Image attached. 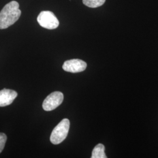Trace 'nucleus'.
<instances>
[{
  "label": "nucleus",
  "instance_id": "nucleus-4",
  "mask_svg": "<svg viewBox=\"0 0 158 158\" xmlns=\"http://www.w3.org/2000/svg\"><path fill=\"white\" fill-rule=\"evenodd\" d=\"M64 96L60 91H55L48 96L43 102L42 107L46 111H52L59 107L63 101Z\"/></svg>",
  "mask_w": 158,
  "mask_h": 158
},
{
  "label": "nucleus",
  "instance_id": "nucleus-1",
  "mask_svg": "<svg viewBox=\"0 0 158 158\" xmlns=\"http://www.w3.org/2000/svg\"><path fill=\"white\" fill-rule=\"evenodd\" d=\"M19 5L15 1L7 4L0 12V29H4L16 23L21 15Z\"/></svg>",
  "mask_w": 158,
  "mask_h": 158
},
{
  "label": "nucleus",
  "instance_id": "nucleus-9",
  "mask_svg": "<svg viewBox=\"0 0 158 158\" xmlns=\"http://www.w3.org/2000/svg\"><path fill=\"white\" fill-rule=\"evenodd\" d=\"M7 137L5 134L0 133V153L3 151L6 141Z\"/></svg>",
  "mask_w": 158,
  "mask_h": 158
},
{
  "label": "nucleus",
  "instance_id": "nucleus-2",
  "mask_svg": "<svg viewBox=\"0 0 158 158\" xmlns=\"http://www.w3.org/2000/svg\"><path fill=\"white\" fill-rule=\"evenodd\" d=\"M70 128V121L67 118L63 119L52 131L50 140L54 145L62 142L67 137Z\"/></svg>",
  "mask_w": 158,
  "mask_h": 158
},
{
  "label": "nucleus",
  "instance_id": "nucleus-5",
  "mask_svg": "<svg viewBox=\"0 0 158 158\" xmlns=\"http://www.w3.org/2000/svg\"><path fill=\"white\" fill-rule=\"evenodd\" d=\"M62 68L64 71L68 72L79 73L85 70L87 68V64L82 60L74 59L64 62Z\"/></svg>",
  "mask_w": 158,
  "mask_h": 158
},
{
  "label": "nucleus",
  "instance_id": "nucleus-8",
  "mask_svg": "<svg viewBox=\"0 0 158 158\" xmlns=\"http://www.w3.org/2000/svg\"><path fill=\"white\" fill-rule=\"evenodd\" d=\"M106 0H83V2L85 6L90 8H97L102 6Z\"/></svg>",
  "mask_w": 158,
  "mask_h": 158
},
{
  "label": "nucleus",
  "instance_id": "nucleus-6",
  "mask_svg": "<svg viewBox=\"0 0 158 158\" xmlns=\"http://www.w3.org/2000/svg\"><path fill=\"white\" fill-rule=\"evenodd\" d=\"M18 96L15 91L4 89L0 90V107H6L11 104Z\"/></svg>",
  "mask_w": 158,
  "mask_h": 158
},
{
  "label": "nucleus",
  "instance_id": "nucleus-7",
  "mask_svg": "<svg viewBox=\"0 0 158 158\" xmlns=\"http://www.w3.org/2000/svg\"><path fill=\"white\" fill-rule=\"evenodd\" d=\"M105 147L102 144L98 143L93 150L92 154H91V158H106L107 156L106 155L105 152Z\"/></svg>",
  "mask_w": 158,
  "mask_h": 158
},
{
  "label": "nucleus",
  "instance_id": "nucleus-3",
  "mask_svg": "<svg viewBox=\"0 0 158 158\" xmlns=\"http://www.w3.org/2000/svg\"><path fill=\"white\" fill-rule=\"evenodd\" d=\"M40 25L48 29H56L59 25V22L56 17L52 12L49 11H42L37 18Z\"/></svg>",
  "mask_w": 158,
  "mask_h": 158
}]
</instances>
